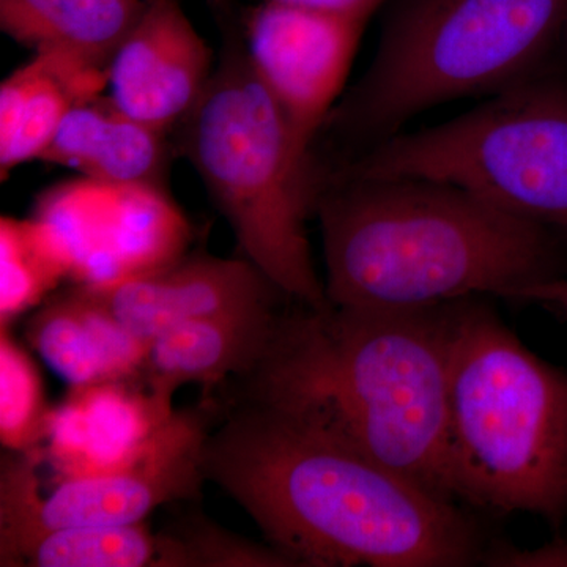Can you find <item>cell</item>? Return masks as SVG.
I'll return each mask as SVG.
<instances>
[{
	"label": "cell",
	"mask_w": 567,
	"mask_h": 567,
	"mask_svg": "<svg viewBox=\"0 0 567 567\" xmlns=\"http://www.w3.org/2000/svg\"><path fill=\"white\" fill-rule=\"evenodd\" d=\"M203 447L221 487L295 567H466L491 543L464 505L256 401L216 402Z\"/></svg>",
	"instance_id": "cell-1"
},
{
	"label": "cell",
	"mask_w": 567,
	"mask_h": 567,
	"mask_svg": "<svg viewBox=\"0 0 567 567\" xmlns=\"http://www.w3.org/2000/svg\"><path fill=\"white\" fill-rule=\"evenodd\" d=\"M451 309L295 303L252 371L224 383V401L275 406L458 503L447 443Z\"/></svg>",
	"instance_id": "cell-2"
},
{
	"label": "cell",
	"mask_w": 567,
	"mask_h": 567,
	"mask_svg": "<svg viewBox=\"0 0 567 567\" xmlns=\"http://www.w3.org/2000/svg\"><path fill=\"white\" fill-rule=\"evenodd\" d=\"M328 303L423 311L465 298L525 300L563 271L558 230L450 183L319 169Z\"/></svg>",
	"instance_id": "cell-3"
},
{
	"label": "cell",
	"mask_w": 567,
	"mask_h": 567,
	"mask_svg": "<svg viewBox=\"0 0 567 567\" xmlns=\"http://www.w3.org/2000/svg\"><path fill=\"white\" fill-rule=\"evenodd\" d=\"M447 443L461 505L567 517V374L481 297L451 309Z\"/></svg>",
	"instance_id": "cell-4"
},
{
	"label": "cell",
	"mask_w": 567,
	"mask_h": 567,
	"mask_svg": "<svg viewBox=\"0 0 567 567\" xmlns=\"http://www.w3.org/2000/svg\"><path fill=\"white\" fill-rule=\"evenodd\" d=\"M221 17V58L175 128V145L226 216L245 259L292 303L324 308L330 303L306 233L319 196L315 152L254 69L241 20Z\"/></svg>",
	"instance_id": "cell-5"
},
{
	"label": "cell",
	"mask_w": 567,
	"mask_h": 567,
	"mask_svg": "<svg viewBox=\"0 0 567 567\" xmlns=\"http://www.w3.org/2000/svg\"><path fill=\"white\" fill-rule=\"evenodd\" d=\"M566 20L567 0H390L371 65L319 137L363 152L421 112L527 80Z\"/></svg>",
	"instance_id": "cell-6"
},
{
	"label": "cell",
	"mask_w": 567,
	"mask_h": 567,
	"mask_svg": "<svg viewBox=\"0 0 567 567\" xmlns=\"http://www.w3.org/2000/svg\"><path fill=\"white\" fill-rule=\"evenodd\" d=\"M328 169L450 183L567 234V84L533 74L456 118L394 134Z\"/></svg>",
	"instance_id": "cell-7"
},
{
	"label": "cell",
	"mask_w": 567,
	"mask_h": 567,
	"mask_svg": "<svg viewBox=\"0 0 567 567\" xmlns=\"http://www.w3.org/2000/svg\"><path fill=\"white\" fill-rule=\"evenodd\" d=\"M216 417L215 402L174 412L144 436L125 461L104 470L73 476L37 503L31 527L0 555L11 554L40 529L78 525L142 524L167 503L199 499L205 480L203 447Z\"/></svg>",
	"instance_id": "cell-8"
},
{
	"label": "cell",
	"mask_w": 567,
	"mask_h": 567,
	"mask_svg": "<svg viewBox=\"0 0 567 567\" xmlns=\"http://www.w3.org/2000/svg\"><path fill=\"white\" fill-rule=\"evenodd\" d=\"M249 58L295 134L315 152L365 22L265 0L241 20Z\"/></svg>",
	"instance_id": "cell-9"
},
{
	"label": "cell",
	"mask_w": 567,
	"mask_h": 567,
	"mask_svg": "<svg viewBox=\"0 0 567 567\" xmlns=\"http://www.w3.org/2000/svg\"><path fill=\"white\" fill-rule=\"evenodd\" d=\"M85 286L111 319L144 344L175 324L270 308L286 297L251 260L213 256Z\"/></svg>",
	"instance_id": "cell-10"
},
{
	"label": "cell",
	"mask_w": 567,
	"mask_h": 567,
	"mask_svg": "<svg viewBox=\"0 0 567 567\" xmlns=\"http://www.w3.org/2000/svg\"><path fill=\"white\" fill-rule=\"evenodd\" d=\"M212 59L178 0H144L107 70L111 103L134 121L173 132L207 87Z\"/></svg>",
	"instance_id": "cell-11"
},
{
	"label": "cell",
	"mask_w": 567,
	"mask_h": 567,
	"mask_svg": "<svg viewBox=\"0 0 567 567\" xmlns=\"http://www.w3.org/2000/svg\"><path fill=\"white\" fill-rule=\"evenodd\" d=\"M282 311L278 306L189 320L153 338L141 375L159 420L173 415L175 391L189 383L221 386L251 372L267 352Z\"/></svg>",
	"instance_id": "cell-12"
},
{
	"label": "cell",
	"mask_w": 567,
	"mask_h": 567,
	"mask_svg": "<svg viewBox=\"0 0 567 567\" xmlns=\"http://www.w3.org/2000/svg\"><path fill=\"white\" fill-rule=\"evenodd\" d=\"M166 134L123 114L110 96H99L65 115L40 159L104 185L162 189L169 162Z\"/></svg>",
	"instance_id": "cell-13"
},
{
	"label": "cell",
	"mask_w": 567,
	"mask_h": 567,
	"mask_svg": "<svg viewBox=\"0 0 567 567\" xmlns=\"http://www.w3.org/2000/svg\"><path fill=\"white\" fill-rule=\"evenodd\" d=\"M28 339L70 385H111L141 374L147 344L126 333L87 286L71 289L32 317Z\"/></svg>",
	"instance_id": "cell-14"
},
{
	"label": "cell",
	"mask_w": 567,
	"mask_h": 567,
	"mask_svg": "<svg viewBox=\"0 0 567 567\" xmlns=\"http://www.w3.org/2000/svg\"><path fill=\"white\" fill-rule=\"evenodd\" d=\"M106 71L51 52L10 74L0 87V171L6 181L18 164L40 159L65 115L102 96Z\"/></svg>",
	"instance_id": "cell-15"
},
{
	"label": "cell",
	"mask_w": 567,
	"mask_h": 567,
	"mask_svg": "<svg viewBox=\"0 0 567 567\" xmlns=\"http://www.w3.org/2000/svg\"><path fill=\"white\" fill-rule=\"evenodd\" d=\"M142 6L144 0H0V28L35 52L107 73Z\"/></svg>",
	"instance_id": "cell-16"
},
{
	"label": "cell",
	"mask_w": 567,
	"mask_h": 567,
	"mask_svg": "<svg viewBox=\"0 0 567 567\" xmlns=\"http://www.w3.org/2000/svg\"><path fill=\"white\" fill-rule=\"evenodd\" d=\"M158 539L142 524L78 525L40 529L11 554L6 566H155Z\"/></svg>",
	"instance_id": "cell-17"
},
{
	"label": "cell",
	"mask_w": 567,
	"mask_h": 567,
	"mask_svg": "<svg viewBox=\"0 0 567 567\" xmlns=\"http://www.w3.org/2000/svg\"><path fill=\"white\" fill-rule=\"evenodd\" d=\"M65 246L50 224L2 218L0 223V316L31 308L70 270Z\"/></svg>",
	"instance_id": "cell-18"
},
{
	"label": "cell",
	"mask_w": 567,
	"mask_h": 567,
	"mask_svg": "<svg viewBox=\"0 0 567 567\" xmlns=\"http://www.w3.org/2000/svg\"><path fill=\"white\" fill-rule=\"evenodd\" d=\"M156 539L155 567H295L270 544L235 536L200 513L178 518Z\"/></svg>",
	"instance_id": "cell-19"
},
{
	"label": "cell",
	"mask_w": 567,
	"mask_h": 567,
	"mask_svg": "<svg viewBox=\"0 0 567 567\" xmlns=\"http://www.w3.org/2000/svg\"><path fill=\"white\" fill-rule=\"evenodd\" d=\"M50 427L43 382L35 363L6 328L0 336V436L3 446L28 451Z\"/></svg>",
	"instance_id": "cell-20"
},
{
	"label": "cell",
	"mask_w": 567,
	"mask_h": 567,
	"mask_svg": "<svg viewBox=\"0 0 567 567\" xmlns=\"http://www.w3.org/2000/svg\"><path fill=\"white\" fill-rule=\"evenodd\" d=\"M483 566L496 567H567V540L555 539L537 548H518L491 544Z\"/></svg>",
	"instance_id": "cell-21"
},
{
	"label": "cell",
	"mask_w": 567,
	"mask_h": 567,
	"mask_svg": "<svg viewBox=\"0 0 567 567\" xmlns=\"http://www.w3.org/2000/svg\"><path fill=\"white\" fill-rule=\"evenodd\" d=\"M275 2L365 22L380 7L390 3V0H275Z\"/></svg>",
	"instance_id": "cell-22"
},
{
	"label": "cell",
	"mask_w": 567,
	"mask_h": 567,
	"mask_svg": "<svg viewBox=\"0 0 567 567\" xmlns=\"http://www.w3.org/2000/svg\"><path fill=\"white\" fill-rule=\"evenodd\" d=\"M525 300L550 306L567 316V275L529 290Z\"/></svg>",
	"instance_id": "cell-23"
}]
</instances>
